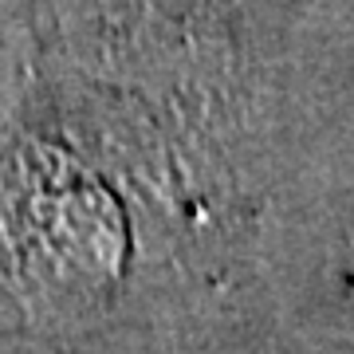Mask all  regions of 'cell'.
Returning <instances> with one entry per match:
<instances>
[{
	"mask_svg": "<svg viewBox=\"0 0 354 354\" xmlns=\"http://www.w3.org/2000/svg\"><path fill=\"white\" fill-rule=\"evenodd\" d=\"M20 181L4 185L0 213L28 216L0 221V248H32L16 264L36 279H71L67 288H95L99 279H114L118 272V228L106 213L99 185L71 181L64 162L44 165L20 162Z\"/></svg>",
	"mask_w": 354,
	"mask_h": 354,
	"instance_id": "1",
	"label": "cell"
}]
</instances>
